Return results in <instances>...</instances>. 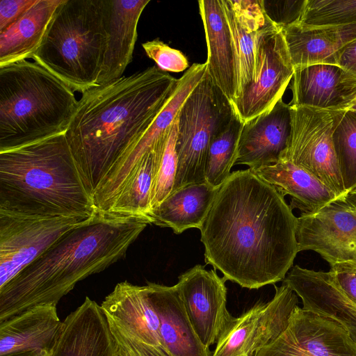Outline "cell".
Instances as JSON below:
<instances>
[{
    "label": "cell",
    "mask_w": 356,
    "mask_h": 356,
    "mask_svg": "<svg viewBox=\"0 0 356 356\" xmlns=\"http://www.w3.org/2000/svg\"><path fill=\"white\" fill-rule=\"evenodd\" d=\"M296 226L297 217L273 186L249 168L234 171L200 229L205 263L243 288L275 284L298 252Z\"/></svg>",
    "instance_id": "6da1fadb"
},
{
    "label": "cell",
    "mask_w": 356,
    "mask_h": 356,
    "mask_svg": "<svg viewBox=\"0 0 356 356\" xmlns=\"http://www.w3.org/2000/svg\"><path fill=\"white\" fill-rule=\"evenodd\" d=\"M177 81L152 66L82 94L65 135L92 196L150 127Z\"/></svg>",
    "instance_id": "7a4b0ae2"
},
{
    "label": "cell",
    "mask_w": 356,
    "mask_h": 356,
    "mask_svg": "<svg viewBox=\"0 0 356 356\" xmlns=\"http://www.w3.org/2000/svg\"><path fill=\"white\" fill-rule=\"evenodd\" d=\"M150 220L96 211L0 288V322L57 305L79 282L122 259Z\"/></svg>",
    "instance_id": "3957f363"
},
{
    "label": "cell",
    "mask_w": 356,
    "mask_h": 356,
    "mask_svg": "<svg viewBox=\"0 0 356 356\" xmlns=\"http://www.w3.org/2000/svg\"><path fill=\"white\" fill-rule=\"evenodd\" d=\"M0 211L40 217H90L92 196L65 134L0 152Z\"/></svg>",
    "instance_id": "277c9868"
},
{
    "label": "cell",
    "mask_w": 356,
    "mask_h": 356,
    "mask_svg": "<svg viewBox=\"0 0 356 356\" xmlns=\"http://www.w3.org/2000/svg\"><path fill=\"white\" fill-rule=\"evenodd\" d=\"M74 92L36 62L0 67V152L65 134Z\"/></svg>",
    "instance_id": "5b68a950"
},
{
    "label": "cell",
    "mask_w": 356,
    "mask_h": 356,
    "mask_svg": "<svg viewBox=\"0 0 356 356\" xmlns=\"http://www.w3.org/2000/svg\"><path fill=\"white\" fill-rule=\"evenodd\" d=\"M107 40L103 0H64L31 58L83 94L98 86Z\"/></svg>",
    "instance_id": "8992f818"
},
{
    "label": "cell",
    "mask_w": 356,
    "mask_h": 356,
    "mask_svg": "<svg viewBox=\"0 0 356 356\" xmlns=\"http://www.w3.org/2000/svg\"><path fill=\"white\" fill-rule=\"evenodd\" d=\"M235 115L232 103L207 72L178 113V164L172 191L205 181L210 144Z\"/></svg>",
    "instance_id": "52a82bcc"
},
{
    "label": "cell",
    "mask_w": 356,
    "mask_h": 356,
    "mask_svg": "<svg viewBox=\"0 0 356 356\" xmlns=\"http://www.w3.org/2000/svg\"><path fill=\"white\" fill-rule=\"evenodd\" d=\"M100 305L112 337L125 356H169L147 284L119 282Z\"/></svg>",
    "instance_id": "ba28073f"
},
{
    "label": "cell",
    "mask_w": 356,
    "mask_h": 356,
    "mask_svg": "<svg viewBox=\"0 0 356 356\" xmlns=\"http://www.w3.org/2000/svg\"><path fill=\"white\" fill-rule=\"evenodd\" d=\"M291 131L280 161L307 170L334 192L346 195L332 140L339 111L291 106Z\"/></svg>",
    "instance_id": "9c48e42d"
},
{
    "label": "cell",
    "mask_w": 356,
    "mask_h": 356,
    "mask_svg": "<svg viewBox=\"0 0 356 356\" xmlns=\"http://www.w3.org/2000/svg\"><path fill=\"white\" fill-rule=\"evenodd\" d=\"M89 218L27 216L0 211V288L64 234Z\"/></svg>",
    "instance_id": "30bf717a"
},
{
    "label": "cell",
    "mask_w": 356,
    "mask_h": 356,
    "mask_svg": "<svg viewBox=\"0 0 356 356\" xmlns=\"http://www.w3.org/2000/svg\"><path fill=\"white\" fill-rule=\"evenodd\" d=\"M268 302L258 301L234 317L216 344L212 356H254L286 327L298 306V295L282 281Z\"/></svg>",
    "instance_id": "8fae6325"
},
{
    "label": "cell",
    "mask_w": 356,
    "mask_h": 356,
    "mask_svg": "<svg viewBox=\"0 0 356 356\" xmlns=\"http://www.w3.org/2000/svg\"><path fill=\"white\" fill-rule=\"evenodd\" d=\"M296 236L298 252L314 251L330 266L356 265V204L345 195L314 213H301Z\"/></svg>",
    "instance_id": "7c38bea8"
},
{
    "label": "cell",
    "mask_w": 356,
    "mask_h": 356,
    "mask_svg": "<svg viewBox=\"0 0 356 356\" xmlns=\"http://www.w3.org/2000/svg\"><path fill=\"white\" fill-rule=\"evenodd\" d=\"M254 356H356V343L337 321L297 306L282 334Z\"/></svg>",
    "instance_id": "4fadbf2b"
},
{
    "label": "cell",
    "mask_w": 356,
    "mask_h": 356,
    "mask_svg": "<svg viewBox=\"0 0 356 356\" xmlns=\"http://www.w3.org/2000/svg\"><path fill=\"white\" fill-rule=\"evenodd\" d=\"M225 282L216 270L198 264L180 275L175 284L195 332L208 348L216 344L234 318L227 307Z\"/></svg>",
    "instance_id": "5bb4252c"
},
{
    "label": "cell",
    "mask_w": 356,
    "mask_h": 356,
    "mask_svg": "<svg viewBox=\"0 0 356 356\" xmlns=\"http://www.w3.org/2000/svg\"><path fill=\"white\" fill-rule=\"evenodd\" d=\"M293 73L282 31L264 37L258 48L254 79L232 103L243 123L271 110L282 99Z\"/></svg>",
    "instance_id": "9a60e30c"
},
{
    "label": "cell",
    "mask_w": 356,
    "mask_h": 356,
    "mask_svg": "<svg viewBox=\"0 0 356 356\" xmlns=\"http://www.w3.org/2000/svg\"><path fill=\"white\" fill-rule=\"evenodd\" d=\"M207 73V64L194 63L178 79L177 85L166 104L150 127L129 153L104 178L92 199L100 212H108L129 174L141 158L170 128L179 109Z\"/></svg>",
    "instance_id": "2e32d148"
},
{
    "label": "cell",
    "mask_w": 356,
    "mask_h": 356,
    "mask_svg": "<svg viewBox=\"0 0 356 356\" xmlns=\"http://www.w3.org/2000/svg\"><path fill=\"white\" fill-rule=\"evenodd\" d=\"M221 3L234 45L238 98L254 79L261 41L281 30L268 18L260 0H221Z\"/></svg>",
    "instance_id": "e0dca14e"
},
{
    "label": "cell",
    "mask_w": 356,
    "mask_h": 356,
    "mask_svg": "<svg viewBox=\"0 0 356 356\" xmlns=\"http://www.w3.org/2000/svg\"><path fill=\"white\" fill-rule=\"evenodd\" d=\"M291 106L346 111L356 98V78L337 65L294 68Z\"/></svg>",
    "instance_id": "ac0fdd59"
},
{
    "label": "cell",
    "mask_w": 356,
    "mask_h": 356,
    "mask_svg": "<svg viewBox=\"0 0 356 356\" xmlns=\"http://www.w3.org/2000/svg\"><path fill=\"white\" fill-rule=\"evenodd\" d=\"M291 131V106L282 99L270 111L243 123L235 165L253 170L276 163Z\"/></svg>",
    "instance_id": "d6986e66"
},
{
    "label": "cell",
    "mask_w": 356,
    "mask_h": 356,
    "mask_svg": "<svg viewBox=\"0 0 356 356\" xmlns=\"http://www.w3.org/2000/svg\"><path fill=\"white\" fill-rule=\"evenodd\" d=\"M116 351L101 305L86 297L62 322L51 356H115Z\"/></svg>",
    "instance_id": "ffe728a7"
},
{
    "label": "cell",
    "mask_w": 356,
    "mask_h": 356,
    "mask_svg": "<svg viewBox=\"0 0 356 356\" xmlns=\"http://www.w3.org/2000/svg\"><path fill=\"white\" fill-rule=\"evenodd\" d=\"M149 1L103 0L108 40L98 86L123 76L132 61L139 19Z\"/></svg>",
    "instance_id": "44dd1931"
},
{
    "label": "cell",
    "mask_w": 356,
    "mask_h": 356,
    "mask_svg": "<svg viewBox=\"0 0 356 356\" xmlns=\"http://www.w3.org/2000/svg\"><path fill=\"white\" fill-rule=\"evenodd\" d=\"M283 282L300 298L303 308L337 321L356 343V305L340 290L330 271L296 265Z\"/></svg>",
    "instance_id": "7402d4cb"
},
{
    "label": "cell",
    "mask_w": 356,
    "mask_h": 356,
    "mask_svg": "<svg viewBox=\"0 0 356 356\" xmlns=\"http://www.w3.org/2000/svg\"><path fill=\"white\" fill-rule=\"evenodd\" d=\"M198 4L207 46V72L232 104L238 96L236 63L221 0H200Z\"/></svg>",
    "instance_id": "603a6c76"
},
{
    "label": "cell",
    "mask_w": 356,
    "mask_h": 356,
    "mask_svg": "<svg viewBox=\"0 0 356 356\" xmlns=\"http://www.w3.org/2000/svg\"><path fill=\"white\" fill-rule=\"evenodd\" d=\"M62 322L56 306L40 305L0 322V356L51 352Z\"/></svg>",
    "instance_id": "cb8c5ba5"
},
{
    "label": "cell",
    "mask_w": 356,
    "mask_h": 356,
    "mask_svg": "<svg viewBox=\"0 0 356 356\" xmlns=\"http://www.w3.org/2000/svg\"><path fill=\"white\" fill-rule=\"evenodd\" d=\"M160 321L163 344L169 356H212L195 332L176 285L147 282Z\"/></svg>",
    "instance_id": "d4e9b609"
},
{
    "label": "cell",
    "mask_w": 356,
    "mask_h": 356,
    "mask_svg": "<svg viewBox=\"0 0 356 356\" xmlns=\"http://www.w3.org/2000/svg\"><path fill=\"white\" fill-rule=\"evenodd\" d=\"M281 31L294 68L335 65L337 53L356 39V24L318 27L296 24Z\"/></svg>",
    "instance_id": "484cf974"
},
{
    "label": "cell",
    "mask_w": 356,
    "mask_h": 356,
    "mask_svg": "<svg viewBox=\"0 0 356 356\" xmlns=\"http://www.w3.org/2000/svg\"><path fill=\"white\" fill-rule=\"evenodd\" d=\"M251 170L283 196L289 195L291 209H298L302 213H314L337 197L313 175L289 161H279Z\"/></svg>",
    "instance_id": "4316f807"
},
{
    "label": "cell",
    "mask_w": 356,
    "mask_h": 356,
    "mask_svg": "<svg viewBox=\"0 0 356 356\" xmlns=\"http://www.w3.org/2000/svg\"><path fill=\"white\" fill-rule=\"evenodd\" d=\"M220 187L204 181L172 191L150 211L151 224L171 228L177 234L191 228L200 229Z\"/></svg>",
    "instance_id": "83f0119b"
},
{
    "label": "cell",
    "mask_w": 356,
    "mask_h": 356,
    "mask_svg": "<svg viewBox=\"0 0 356 356\" xmlns=\"http://www.w3.org/2000/svg\"><path fill=\"white\" fill-rule=\"evenodd\" d=\"M64 0H39L0 33V67L31 58Z\"/></svg>",
    "instance_id": "f1b7e54d"
},
{
    "label": "cell",
    "mask_w": 356,
    "mask_h": 356,
    "mask_svg": "<svg viewBox=\"0 0 356 356\" xmlns=\"http://www.w3.org/2000/svg\"><path fill=\"white\" fill-rule=\"evenodd\" d=\"M170 129L136 164L120 188L112 207L106 213L125 217L146 218L150 220L152 190Z\"/></svg>",
    "instance_id": "f546056e"
},
{
    "label": "cell",
    "mask_w": 356,
    "mask_h": 356,
    "mask_svg": "<svg viewBox=\"0 0 356 356\" xmlns=\"http://www.w3.org/2000/svg\"><path fill=\"white\" fill-rule=\"evenodd\" d=\"M243 123L236 114L227 128L211 141L207 157L205 181L220 187L230 176L235 165Z\"/></svg>",
    "instance_id": "4dcf8cb0"
},
{
    "label": "cell",
    "mask_w": 356,
    "mask_h": 356,
    "mask_svg": "<svg viewBox=\"0 0 356 356\" xmlns=\"http://www.w3.org/2000/svg\"><path fill=\"white\" fill-rule=\"evenodd\" d=\"M332 140L346 194L356 187V111H339Z\"/></svg>",
    "instance_id": "1f68e13d"
},
{
    "label": "cell",
    "mask_w": 356,
    "mask_h": 356,
    "mask_svg": "<svg viewBox=\"0 0 356 356\" xmlns=\"http://www.w3.org/2000/svg\"><path fill=\"white\" fill-rule=\"evenodd\" d=\"M356 24V0H307L298 25L307 27Z\"/></svg>",
    "instance_id": "d6a6232c"
},
{
    "label": "cell",
    "mask_w": 356,
    "mask_h": 356,
    "mask_svg": "<svg viewBox=\"0 0 356 356\" xmlns=\"http://www.w3.org/2000/svg\"><path fill=\"white\" fill-rule=\"evenodd\" d=\"M178 115L169 131L168 139L158 163L151 193V210L157 207L172 191L177 170L176 142Z\"/></svg>",
    "instance_id": "836d02e7"
},
{
    "label": "cell",
    "mask_w": 356,
    "mask_h": 356,
    "mask_svg": "<svg viewBox=\"0 0 356 356\" xmlns=\"http://www.w3.org/2000/svg\"><path fill=\"white\" fill-rule=\"evenodd\" d=\"M307 0H260L262 8L270 22L280 30L298 24Z\"/></svg>",
    "instance_id": "e575fe53"
},
{
    "label": "cell",
    "mask_w": 356,
    "mask_h": 356,
    "mask_svg": "<svg viewBox=\"0 0 356 356\" xmlns=\"http://www.w3.org/2000/svg\"><path fill=\"white\" fill-rule=\"evenodd\" d=\"M142 47L147 56L163 72H180L188 67V59L181 51L159 38L143 42Z\"/></svg>",
    "instance_id": "d590c367"
},
{
    "label": "cell",
    "mask_w": 356,
    "mask_h": 356,
    "mask_svg": "<svg viewBox=\"0 0 356 356\" xmlns=\"http://www.w3.org/2000/svg\"><path fill=\"white\" fill-rule=\"evenodd\" d=\"M337 285L343 293L356 305V265L343 263L330 266Z\"/></svg>",
    "instance_id": "8d00e7d4"
},
{
    "label": "cell",
    "mask_w": 356,
    "mask_h": 356,
    "mask_svg": "<svg viewBox=\"0 0 356 356\" xmlns=\"http://www.w3.org/2000/svg\"><path fill=\"white\" fill-rule=\"evenodd\" d=\"M39 0H1L0 33L20 19Z\"/></svg>",
    "instance_id": "74e56055"
},
{
    "label": "cell",
    "mask_w": 356,
    "mask_h": 356,
    "mask_svg": "<svg viewBox=\"0 0 356 356\" xmlns=\"http://www.w3.org/2000/svg\"><path fill=\"white\" fill-rule=\"evenodd\" d=\"M335 65L356 78V39L347 44L337 53Z\"/></svg>",
    "instance_id": "f35d334b"
},
{
    "label": "cell",
    "mask_w": 356,
    "mask_h": 356,
    "mask_svg": "<svg viewBox=\"0 0 356 356\" xmlns=\"http://www.w3.org/2000/svg\"><path fill=\"white\" fill-rule=\"evenodd\" d=\"M10 356H51V353L46 351H33Z\"/></svg>",
    "instance_id": "ab89813d"
},
{
    "label": "cell",
    "mask_w": 356,
    "mask_h": 356,
    "mask_svg": "<svg viewBox=\"0 0 356 356\" xmlns=\"http://www.w3.org/2000/svg\"><path fill=\"white\" fill-rule=\"evenodd\" d=\"M346 195L354 204H356V187Z\"/></svg>",
    "instance_id": "60d3db41"
},
{
    "label": "cell",
    "mask_w": 356,
    "mask_h": 356,
    "mask_svg": "<svg viewBox=\"0 0 356 356\" xmlns=\"http://www.w3.org/2000/svg\"><path fill=\"white\" fill-rule=\"evenodd\" d=\"M347 110L356 111V98L353 102V103L350 104V106L348 108Z\"/></svg>",
    "instance_id": "b9f144b4"
}]
</instances>
